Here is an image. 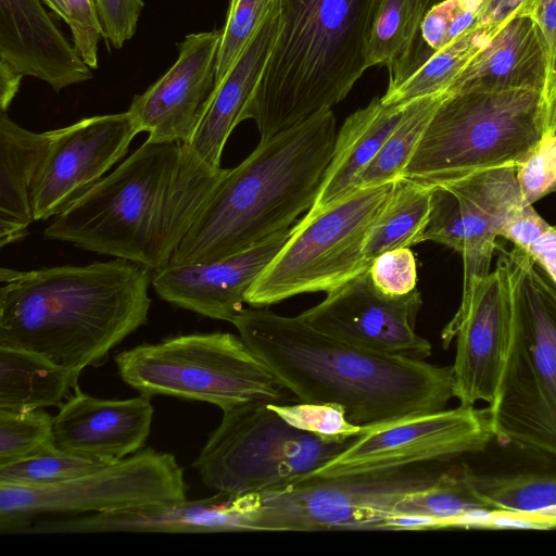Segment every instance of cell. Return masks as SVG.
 <instances>
[{"label":"cell","mask_w":556,"mask_h":556,"mask_svg":"<svg viewBox=\"0 0 556 556\" xmlns=\"http://www.w3.org/2000/svg\"><path fill=\"white\" fill-rule=\"evenodd\" d=\"M232 324L300 402L338 405L357 426L440 410L454 397L452 365L369 351L264 307L243 308Z\"/></svg>","instance_id":"cell-1"},{"label":"cell","mask_w":556,"mask_h":556,"mask_svg":"<svg viewBox=\"0 0 556 556\" xmlns=\"http://www.w3.org/2000/svg\"><path fill=\"white\" fill-rule=\"evenodd\" d=\"M226 172L185 143L146 140L56 215L43 236L157 271L170 264Z\"/></svg>","instance_id":"cell-2"},{"label":"cell","mask_w":556,"mask_h":556,"mask_svg":"<svg viewBox=\"0 0 556 556\" xmlns=\"http://www.w3.org/2000/svg\"><path fill=\"white\" fill-rule=\"evenodd\" d=\"M0 346L73 370L97 365L148 321L151 270L123 258L1 268Z\"/></svg>","instance_id":"cell-3"},{"label":"cell","mask_w":556,"mask_h":556,"mask_svg":"<svg viewBox=\"0 0 556 556\" xmlns=\"http://www.w3.org/2000/svg\"><path fill=\"white\" fill-rule=\"evenodd\" d=\"M336 137V116L323 109L261 139L238 166L227 168L170 263L216 261L292 227L316 200Z\"/></svg>","instance_id":"cell-4"},{"label":"cell","mask_w":556,"mask_h":556,"mask_svg":"<svg viewBox=\"0 0 556 556\" xmlns=\"http://www.w3.org/2000/svg\"><path fill=\"white\" fill-rule=\"evenodd\" d=\"M377 0H282V27L248 112L261 139L346 98L368 68Z\"/></svg>","instance_id":"cell-5"},{"label":"cell","mask_w":556,"mask_h":556,"mask_svg":"<svg viewBox=\"0 0 556 556\" xmlns=\"http://www.w3.org/2000/svg\"><path fill=\"white\" fill-rule=\"evenodd\" d=\"M504 255L511 321L491 429L501 443L556 458V282L523 249Z\"/></svg>","instance_id":"cell-6"},{"label":"cell","mask_w":556,"mask_h":556,"mask_svg":"<svg viewBox=\"0 0 556 556\" xmlns=\"http://www.w3.org/2000/svg\"><path fill=\"white\" fill-rule=\"evenodd\" d=\"M543 136L542 90L532 85L451 91L403 177L428 186L517 166Z\"/></svg>","instance_id":"cell-7"},{"label":"cell","mask_w":556,"mask_h":556,"mask_svg":"<svg viewBox=\"0 0 556 556\" xmlns=\"http://www.w3.org/2000/svg\"><path fill=\"white\" fill-rule=\"evenodd\" d=\"M124 382L146 396L214 404L223 412L250 403L289 404L295 395L229 332L190 333L141 344L115 356Z\"/></svg>","instance_id":"cell-8"},{"label":"cell","mask_w":556,"mask_h":556,"mask_svg":"<svg viewBox=\"0 0 556 556\" xmlns=\"http://www.w3.org/2000/svg\"><path fill=\"white\" fill-rule=\"evenodd\" d=\"M223 413L192 467L205 486L229 496L274 491L306 479L355 439L331 440L300 430L266 402Z\"/></svg>","instance_id":"cell-9"},{"label":"cell","mask_w":556,"mask_h":556,"mask_svg":"<svg viewBox=\"0 0 556 556\" xmlns=\"http://www.w3.org/2000/svg\"><path fill=\"white\" fill-rule=\"evenodd\" d=\"M441 462L333 477L242 495V531L387 530L399 503L435 482Z\"/></svg>","instance_id":"cell-10"},{"label":"cell","mask_w":556,"mask_h":556,"mask_svg":"<svg viewBox=\"0 0 556 556\" xmlns=\"http://www.w3.org/2000/svg\"><path fill=\"white\" fill-rule=\"evenodd\" d=\"M393 182L358 188L318 214H305L248 289L245 303L265 307L298 294L328 293L368 270L365 241Z\"/></svg>","instance_id":"cell-11"},{"label":"cell","mask_w":556,"mask_h":556,"mask_svg":"<svg viewBox=\"0 0 556 556\" xmlns=\"http://www.w3.org/2000/svg\"><path fill=\"white\" fill-rule=\"evenodd\" d=\"M184 469L152 447L75 480L45 488L0 484V532L20 533L42 516H78L187 500Z\"/></svg>","instance_id":"cell-12"},{"label":"cell","mask_w":556,"mask_h":556,"mask_svg":"<svg viewBox=\"0 0 556 556\" xmlns=\"http://www.w3.org/2000/svg\"><path fill=\"white\" fill-rule=\"evenodd\" d=\"M430 187L431 212L422 242H437L462 255L464 303L490 274L496 237L527 202L516 166L492 168Z\"/></svg>","instance_id":"cell-13"},{"label":"cell","mask_w":556,"mask_h":556,"mask_svg":"<svg viewBox=\"0 0 556 556\" xmlns=\"http://www.w3.org/2000/svg\"><path fill=\"white\" fill-rule=\"evenodd\" d=\"M362 427V433L313 476L444 463L482 452L494 439L489 409L464 405Z\"/></svg>","instance_id":"cell-14"},{"label":"cell","mask_w":556,"mask_h":556,"mask_svg":"<svg viewBox=\"0 0 556 556\" xmlns=\"http://www.w3.org/2000/svg\"><path fill=\"white\" fill-rule=\"evenodd\" d=\"M139 134L128 111L85 117L50 130L30 187L35 222L63 212L122 160Z\"/></svg>","instance_id":"cell-15"},{"label":"cell","mask_w":556,"mask_h":556,"mask_svg":"<svg viewBox=\"0 0 556 556\" xmlns=\"http://www.w3.org/2000/svg\"><path fill=\"white\" fill-rule=\"evenodd\" d=\"M420 292L388 295L372 283L368 270L327 293L299 317L313 328L346 343L390 355L425 359L428 340L415 331Z\"/></svg>","instance_id":"cell-16"},{"label":"cell","mask_w":556,"mask_h":556,"mask_svg":"<svg viewBox=\"0 0 556 556\" xmlns=\"http://www.w3.org/2000/svg\"><path fill=\"white\" fill-rule=\"evenodd\" d=\"M511 290L504 253L496 268L460 303L442 331L445 349L455 340L452 365L454 397L459 405L490 403L494 396L509 340Z\"/></svg>","instance_id":"cell-17"},{"label":"cell","mask_w":556,"mask_h":556,"mask_svg":"<svg viewBox=\"0 0 556 556\" xmlns=\"http://www.w3.org/2000/svg\"><path fill=\"white\" fill-rule=\"evenodd\" d=\"M42 0H0V108L7 112L24 76L56 92L92 78L42 5Z\"/></svg>","instance_id":"cell-18"},{"label":"cell","mask_w":556,"mask_h":556,"mask_svg":"<svg viewBox=\"0 0 556 556\" xmlns=\"http://www.w3.org/2000/svg\"><path fill=\"white\" fill-rule=\"evenodd\" d=\"M222 29L192 33L178 46L176 62L127 110L151 142L188 144L215 84Z\"/></svg>","instance_id":"cell-19"},{"label":"cell","mask_w":556,"mask_h":556,"mask_svg":"<svg viewBox=\"0 0 556 556\" xmlns=\"http://www.w3.org/2000/svg\"><path fill=\"white\" fill-rule=\"evenodd\" d=\"M293 226L216 261L170 263L154 271L151 286L175 306L232 324L243 309L248 289L286 243Z\"/></svg>","instance_id":"cell-20"},{"label":"cell","mask_w":556,"mask_h":556,"mask_svg":"<svg viewBox=\"0 0 556 556\" xmlns=\"http://www.w3.org/2000/svg\"><path fill=\"white\" fill-rule=\"evenodd\" d=\"M281 27L282 0H273L262 23L205 103L187 146L213 168H222V154L229 136L239 123L248 119Z\"/></svg>","instance_id":"cell-21"},{"label":"cell","mask_w":556,"mask_h":556,"mask_svg":"<svg viewBox=\"0 0 556 556\" xmlns=\"http://www.w3.org/2000/svg\"><path fill=\"white\" fill-rule=\"evenodd\" d=\"M153 417L149 396L98 399L80 391L53 417L55 446L61 450L117 462L141 450Z\"/></svg>","instance_id":"cell-22"},{"label":"cell","mask_w":556,"mask_h":556,"mask_svg":"<svg viewBox=\"0 0 556 556\" xmlns=\"http://www.w3.org/2000/svg\"><path fill=\"white\" fill-rule=\"evenodd\" d=\"M237 531H241L240 497L218 492L215 496L195 501L35 520L21 533Z\"/></svg>","instance_id":"cell-23"},{"label":"cell","mask_w":556,"mask_h":556,"mask_svg":"<svg viewBox=\"0 0 556 556\" xmlns=\"http://www.w3.org/2000/svg\"><path fill=\"white\" fill-rule=\"evenodd\" d=\"M544 56L529 0L509 15L488 46L470 62L451 91L469 87H543Z\"/></svg>","instance_id":"cell-24"},{"label":"cell","mask_w":556,"mask_h":556,"mask_svg":"<svg viewBox=\"0 0 556 556\" xmlns=\"http://www.w3.org/2000/svg\"><path fill=\"white\" fill-rule=\"evenodd\" d=\"M408 102L384 103L380 97H375L366 106L346 117L337 132L319 192L306 215L318 214L356 190L358 175L397 126Z\"/></svg>","instance_id":"cell-25"},{"label":"cell","mask_w":556,"mask_h":556,"mask_svg":"<svg viewBox=\"0 0 556 556\" xmlns=\"http://www.w3.org/2000/svg\"><path fill=\"white\" fill-rule=\"evenodd\" d=\"M478 21L460 36L437 51L422 52L415 42L410 55L390 70V80L381 101L404 103L451 90L470 62L503 26Z\"/></svg>","instance_id":"cell-26"},{"label":"cell","mask_w":556,"mask_h":556,"mask_svg":"<svg viewBox=\"0 0 556 556\" xmlns=\"http://www.w3.org/2000/svg\"><path fill=\"white\" fill-rule=\"evenodd\" d=\"M50 130L34 132L0 113V247L26 237L34 219L30 187Z\"/></svg>","instance_id":"cell-27"},{"label":"cell","mask_w":556,"mask_h":556,"mask_svg":"<svg viewBox=\"0 0 556 556\" xmlns=\"http://www.w3.org/2000/svg\"><path fill=\"white\" fill-rule=\"evenodd\" d=\"M80 372L30 351L0 346V409L25 413L59 405Z\"/></svg>","instance_id":"cell-28"},{"label":"cell","mask_w":556,"mask_h":556,"mask_svg":"<svg viewBox=\"0 0 556 556\" xmlns=\"http://www.w3.org/2000/svg\"><path fill=\"white\" fill-rule=\"evenodd\" d=\"M431 212V187L401 177L367 235L364 255L371 262L384 251L422 242Z\"/></svg>","instance_id":"cell-29"},{"label":"cell","mask_w":556,"mask_h":556,"mask_svg":"<svg viewBox=\"0 0 556 556\" xmlns=\"http://www.w3.org/2000/svg\"><path fill=\"white\" fill-rule=\"evenodd\" d=\"M480 507L485 506L467 485L464 466H448L431 485L408 495L397 504L387 530L451 528L458 516Z\"/></svg>","instance_id":"cell-30"},{"label":"cell","mask_w":556,"mask_h":556,"mask_svg":"<svg viewBox=\"0 0 556 556\" xmlns=\"http://www.w3.org/2000/svg\"><path fill=\"white\" fill-rule=\"evenodd\" d=\"M432 0H377L366 46L367 67L389 71L410 55Z\"/></svg>","instance_id":"cell-31"},{"label":"cell","mask_w":556,"mask_h":556,"mask_svg":"<svg viewBox=\"0 0 556 556\" xmlns=\"http://www.w3.org/2000/svg\"><path fill=\"white\" fill-rule=\"evenodd\" d=\"M470 491L485 507L533 515L556 506V470L478 473L464 466Z\"/></svg>","instance_id":"cell-32"},{"label":"cell","mask_w":556,"mask_h":556,"mask_svg":"<svg viewBox=\"0 0 556 556\" xmlns=\"http://www.w3.org/2000/svg\"><path fill=\"white\" fill-rule=\"evenodd\" d=\"M450 93L451 90H447L407 103L397 126L374 160L358 175L355 189L381 186L403 177L429 122Z\"/></svg>","instance_id":"cell-33"},{"label":"cell","mask_w":556,"mask_h":556,"mask_svg":"<svg viewBox=\"0 0 556 556\" xmlns=\"http://www.w3.org/2000/svg\"><path fill=\"white\" fill-rule=\"evenodd\" d=\"M112 463L115 462L54 446L22 462L0 467V484L51 486L98 471Z\"/></svg>","instance_id":"cell-34"},{"label":"cell","mask_w":556,"mask_h":556,"mask_svg":"<svg viewBox=\"0 0 556 556\" xmlns=\"http://www.w3.org/2000/svg\"><path fill=\"white\" fill-rule=\"evenodd\" d=\"M54 446L53 418L42 408L25 413L0 409V467Z\"/></svg>","instance_id":"cell-35"},{"label":"cell","mask_w":556,"mask_h":556,"mask_svg":"<svg viewBox=\"0 0 556 556\" xmlns=\"http://www.w3.org/2000/svg\"><path fill=\"white\" fill-rule=\"evenodd\" d=\"M271 2L273 0H230L217 51L214 86L233 65Z\"/></svg>","instance_id":"cell-36"},{"label":"cell","mask_w":556,"mask_h":556,"mask_svg":"<svg viewBox=\"0 0 556 556\" xmlns=\"http://www.w3.org/2000/svg\"><path fill=\"white\" fill-rule=\"evenodd\" d=\"M503 238L529 253L556 282V227L526 203L503 229Z\"/></svg>","instance_id":"cell-37"},{"label":"cell","mask_w":556,"mask_h":556,"mask_svg":"<svg viewBox=\"0 0 556 556\" xmlns=\"http://www.w3.org/2000/svg\"><path fill=\"white\" fill-rule=\"evenodd\" d=\"M291 426L331 440L358 437L363 427L352 424L344 410L334 404L306 403L269 404Z\"/></svg>","instance_id":"cell-38"},{"label":"cell","mask_w":556,"mask_h":556,"mask_svg":"<svg viewBox=\"0 0 556 556\" xmlns=\"http://www.w3.org/2000/svg\"><path fill=\"white\" fill-rule=\"evenodd\" d=\"M483 0H445L433 5L425 15L418 38L437 51L475 25Z\"/></svg>","instance_id":"cell-39"},{"label":"cell","mask_w":556,"mask_h":556,"mask_svg":"<svg viewBox=\"0 0 556 556\" xmlns=\"http://www.w3.org/2000/svg\"><path fill=\"white\" fill-rule=\"evenodd\" d=\"M516 175L529 204L556 192V137L542 136L531 153L516 166Z\"/></svg>","instance_id":"cell-40"},{"label":"cell","mask_w":556,"mask_h":556,"mask_svg":"<svg viewBox=\"0 0 556 556\" xmlns=\"http://www.w3.org/2000/svg\"><path fill=\"white\" fill-rule=\"evenodd\" d=\"M368 273L374 286L388 295H405L416 289L417 267L409 248H396L371 261Z\"/></svg>","instance_id":"cell-41"},{"label":"cell","mask_w":556,"mask_h":556,"mask_svg":"<svg viewBox=\"0 0 556 556\" xmlns=\"http://www.w3.org/2000/svg\"><path fill=\"white\" fill-rule=\"evenodd\" d=\"M71 28L73 46L91 68L99 67L98 45L103 37L94 0H63Z\"/></svg>","instance_id":"cell-42"},{"label":"cell","mask_w":556,"mask_h":556,"mask_svg":"<svg viewBox=\"0 0 556 556\" xmlns=\"http://www.w3.org/2000/svg\"><path fill=\"white\" fill-rule=\"evenodd\" d=\"M103 37L121 49L130 40L144 7L142 0H94Z\"/></svg>","instance_id":"cell-43"},{"label":"cell","mask_w":556,"mask_h":556,"mask_svg":"<svg viewBox=\"0 0 556 556\" xmlns=\"http://www.w3.org/2000/svg\"><path fill=\"white\" fill-rule=\"evenodd\" d=\"M539 27L544 56L542 97L556 85V0L532 10Z\"/></svg>","instance_id":"cell-44"},{"label":"cell","mask_w":556,"mask_h":556,"mask_svg":"<svg viewBox=\"0 0 556 556\" xmlns=\"http://www.w3.org/2000/svg\"><path fill=\"white\" fill-rule=\"evenodd\" d=\"M488 529L551 530L556 525L549 520L507 510L493 509Z\"/></svg>","instance_id":"cell-45"},{"label":"cell","mask_w":556,"mask_h":556,"mask_svg":"<svg viewBox=\"0 0 556 556\" xmlns=\"http://www.w3.org/2000/svg\"><path fill=\"white\" fill-rule=\"evenodd\" d=\"M543 136L556 137V85L542 97Z\"/></svg>","instance_id":"cell-46"},{"label":"cell","mask_w":556,"mask_h":556,"mask_svg":"<svg viewBox=\"0 0 556 556\" xmlns=\"http://www.w3.org/2000/svg\"><path fill=\"white\" fill-rule=\"evenodd\" d=\"M59 17L67 22L68 13L63 0H42Z\"/></svg>","instance_id":"cell-47"},{"label":"cell","mask_w":556,"mask_h":556,"mask_svg":"<svg viewBox=\"0 0 556 556\" xmlns=\"http://www.w3.org/2000/svg\"><path fill=\"white\" fill-rule=\"evenodd\" d=\"M530 516L543 518V519L549 520L556 525V506L545 508V509L538 511Z\"/></svg>","instance_id":"cell-48"},{"label":"cell","mask_w":556,"mask_h":556,"mask_svg":"<svg viewBox=\"0 0 556 556\" xmlns=\"http://www.w3.org/2000/svg\"><path fill=\"white\" fill-rule=\"evenodd\" d=\"M500 1L501 0H483L480 20L484 18L486 14L491 11V9L495 7Z\"/></svg>","instance_id":"cell-49"},{"label":"cell","mask_w":556,"mask_h":556,"mask_svg":"<svg viewBox=\"0 0 556 556\" xmlns=\"http://www.w3.org/2000/svg\"><path fill=\"white\" fill-rule=\"evenodd\" d=\"M442 1H445V0H432V3H433V5H435V4H438V3L442 2Z\"/></svg>","instance_id":"cell-50"}]
</instances>
